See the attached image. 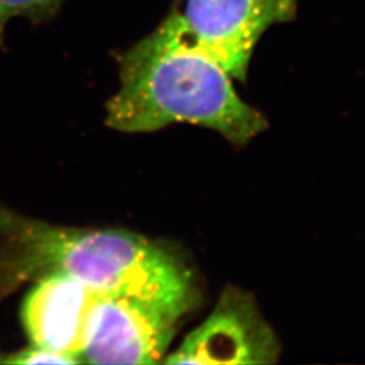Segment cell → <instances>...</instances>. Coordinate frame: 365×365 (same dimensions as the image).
I'll return each instance as SVG.
<instances>
[{
	"label": "cell",
	"mask_w": 365,
	"mask_h": 365,
	"mask_svg": "<svg viewBox=\"0 0 365 365\" xmlns=\"http://www.w3.org/2000/svg\"><path fill=\"white\" fill-rule=\"evenodd\" d=\"M101 292L66 274L39 277L22 307L33 345L63 353L81 363Z\"/></svg>",
	"instance_id": "6"
},
{
	"label": "cell",
	"mask_w": 365,
	"mask_h": 365,
	"mask_svg": "<svg viewBox=\"0 0 365 365\" xmlns=\"http://www.w3.org/2000/svg\"><path fill=\"white\" fill-rule=\"evenodd\" d=\"M280 354L274 330L262 318L248 292L226 288L214 310L167 364H274Z\"/></svg>",
	"instance_id": "5"
},
{
	"label": "cell",
	"mask_w": 365,
	"mask_h": 365,
	"mask_svg": "<svg viewBox=\"0 0 365 365\" xmlns=\"http://www.w3.org/2000/svg\"><path fill=\"white\" fill-rule=\"evenodd\" d=\"M185 314L163 303L101 292L81 363L156 364Z\"/></svg>",
	"instance_id": "4"
},
{
	"label": "cell",
	"mask_w": 365,
	"mask_h": 365,
	"mask_svg": "<svg viewBox=\"0 0 365 365\" xmlns=\"http://www.w3.org/2000/svg\"><path fill=\"white\" fill-rule=\"evenodd\" d=\"M66 274L106 294L163 303L190 313L197 300L188 268L167 249L117 230H80L0 209V279L18 284Z\"/></svg>",
	"instance_id": "2"
},
{
	"label": "cell",
	"mask_w": 365,
	"mask_h": 365,
	"mask_svg": "<svg viewBox=\"0 0 365 365\" xmlns=\"http://www.w3.org/2000/svg\"><path fill=\"white\" fill-rule=\"evenodd\" d=\"M63 0H0V45L4 41V30L9 22L24 16L34 22L49 19Z\"/></svg>",
	"instance_id": "7"
},
{
	"label": "cell",
	"mask_w": 365,
	"mask_h": 365,
	"mask_svg": "<svg viewBox=\"0 0 365 365\" xmlns=\"http://www.w3.org/2000/svg\"><path fill=\"white\" fill-rule=\"evenodd\" d=\"M1 363L7 364H78V360L63 353L53 352L51 349L31 345L30 348L13 353L4 357Z\"/></svg>",
	"instance_id": "8"
},
{
	"label": "cell",
	"mask_w": 365,
	"mask_h": 365,
	"mask_svg": "<svg viewBox=\"0 0 365 365\" xmlns=\"http://www.w3.org/2000/svg\"><path fill=\"white\" fill-rule=\"evenodd\" d=\"M298 0H187L182 13L196 48L245 81L262 34L297 16Z\"/></svg>",
	"instance_id": "3"
},
{
	"label": "cell",
	"mask_w": 365,
	"mask_h": 365,
	"mask_svg": "<svg viewBox=\"0 0 365 365\" xmlns=\"http://www.w3.org/2000/svg\"><path fill=\"white\" fill-rule=\"evenodd\" d=\"M119 78L107 103V125L115 130L149 133L192 123L242 146L268 128L260 111L237 93L232 76L196 48L176 10L123 53Z\"/></svg>",
	"instance_id": "1"
}]
</instances>
